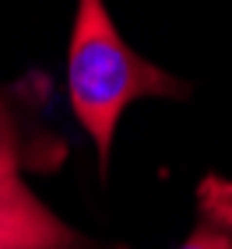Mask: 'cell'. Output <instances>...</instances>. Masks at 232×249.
Segmentation results:
<instances>
[{"mask_svg": "<svg viewBox=\"0 0 232 249\" xmlns=\"http://www.w3.org/2000/svg\"><path fill=\"white\" fill-rule=\"evenodd\" d=\"M18 165H21V141H18V123L0 95V186L18 179Z\"/></svg>", "mask_w": 232, "mask_h": 249, "instance_id": "cell-4", "label": "cell"}, {"mask_svg": "<svg viewBox=\"0 0 232 249\" xmlns=\"http://www.w3.org/2000/svg\"><path fill=\"white\" fill-rule=\"evenodd\" d=\"M0 249H95L63 225L21 179L0 186Z\"/></svg>", "mask_w": 232, "mask_h": 249, "instance_id": "cell-2", "label": "cell"}, {"mask_svg": "<svg viewBox=\"0 0 232 249\" xmlns=\"http://www.w3.org/2000/svg\"><path fill=\"white\" fill-rule=\"evenodd\" d=\"M187 81L173 77L158 63L137 56L113 25L106 0H77L71 49H67V95L77 123L98 147V161H109L113 134L130 102L141 98H187Z\"/></svg>", "mask_w": 232, "mask_h": 249, "instance_id": "cell-1", "label": "cell"}, {"mask_svg": "<svg viewBox=\"0 0 232 249\" xmlns=\"http://www.w3.org/2000/svg\"><path fill=\"white\" fill-rule=\"evenodd\" d=\"M176 249H232V179L204 176L197 186V225Z\"/></svg>", "mask_w": 232, "mask_h": 249, "instance_id": "cell-3", "label": "cell"}]
</instances>
